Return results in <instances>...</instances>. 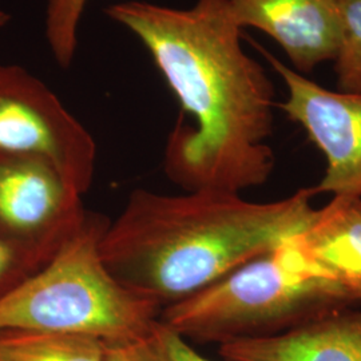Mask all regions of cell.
I'll use <instances>...</instances> for the list:
<instances>
[{"label":"cell","mask_w":361,"mask_h":361,"mask_svg":"<svg viewBox=\"0 0 361 361\" xmlns=\"http://www.w3.org/2000/svg\"><path fill=\"white\" fill-rule=\"evenodd\" d=\"M106 15L140 40L180 106L165 147V171L185 192L240 193L276 168L268 140L274 83L243 47L228 0L188 8L129 0Z\"/></svg>","instance_id":"cell-1"},{"label":"cell","mask_w":361,"mask_h":361,"mask_svg":"<svg viewBox=\"0 0 361 361\" xmlns=\"http://www.w3.org/2000/svg\"><path fill=\"white\" fill-rule=\"evenodd\" d=\"M312 188L271 202L240 193L137 189L101 238L119 283L162 310L302 232L314 217Z\"/></svg>","instance_id":"cell-2"},{"label":"cell","mask_w":361,"mask_h":361,"mask_svg":"<svg viewBox=\"0 0 361 361\" xmlns=\"http://www.w3.org/2000/svg\"><path fill=\"white\" fill-rule=\"evenodd\" d=\"M109 221L85 222L47 264L0 296V331L89 336L121 343L150 335L162 307L119 283L104 264Z\"/></svg>","instance_id":"cell-3"},{"label":"cell","mask_w":361,"mask_h":361,"mask_svg":"<svg viewBox=\"0 0 361 361\" xmlns=\"http://www.w3.org/2000/svg\"><path fill=\"white\" fill-rule=\"evenodd\" d=\"M357 307L316 276L286 238L192 296L165 307L159 322L186 340L224 344L283 335L337 310Z\"/></svg>","instance_id":"cell-4"},{"label":"cell","mask_w":361,"mask_h":361,"mask_svg":"<svg viewBox=\"0 0 361 361\" xmlns=\"http://www.w3.org/2000/svg\"><path fill=\"white\" fill-rule=\"evenodd\" d=\"M0 157L46 162L83 197L94 182L97 145L44 82L0 63Z\"/></svg>","instance_id":"cell-5"},{"label":"cell","mask_w":361,"mask_h":361,"mask_svg":"<svg viewBox=\"0 0 361 361\" xmlns=\"http://www.w3.org/2000/svg\"><path fill=\"white\" fill-rule=\"evenodd\" d=\"M286 89L277 109L305 131L325 158L317 194L361 197V91L331 90L258 47Z\"/></svg>","instance_id":"cell-6"},{"label":"cell","mask_w":361,"mask_h":361,"mask_svg":"<svg viewBox=\"0 0 361 361\" xmlns=\"http://www.w3.org/2000/svg\"><path fill=\"white\" fill-rule=\"evenodd\" d=\"M86 217L82 195L52 166L0 157V234L47 264Z\"/></svg>","instance_id":"cell-7"},{"label":"cell","mask_w":361,"mask_h":361,"mask_svg":"<svg viewBox=\"0 0 361 361\" xmlns=\"http://www.w3.org/2000/svg\"><path fill=\"white\" fill-rule=\"evenodd\" d=\"M235 23L256 28L284 51L289 67L308 75L332 62L337 0H228Z\"/></svg>","instance_id":"cell-8"},{"label":"cell","mask_w":361,"mask_h":361,"mask_svg":"<svg viewBox=\"0 0 361 361\" xmlns=\"http://www.w3.org/2000/svg\"><path fill=\"white\" fill-rule=\"evenodd\" d=\"M290 243L312 273L361 304V197H332Z\"/></svg>","instance_id":"cell-9"},{"label":"cell","mask_w":361,"mask_h":361,"mask_svg":"<svg viewBox=\"0 0 361 361\" xmlns=\"http://www.w3.org/2000/svg\"><path fill=\"white\" fill-rule=\"evenodd\" d=\"M226 361H361V308L337 310L283 335L221 344Z\"/></svg>","instance_id":"cell-10"},{"label":"cell","mask_w":361,"mask_h":361,"mask_svg":"<svg viewBox=\"0 0 361 361\" xmlns=\"http://www.w3.org/2000/svg\"><path fill=\"white\" fill-rule=\"evenodd\" d=\"M104 348L89 336L0 331V361H104Z\"/></svg>","instance_id":"cell-11"},{"label":"cell","mask_w":361,"mask_h":361,"mask_svg":"<svg viewBox=\"0 0 361 361\" xmlns=\"http://www.w3.org/2000/svg\"><path fill=\"white\" fill-rule=\"evenodd\" d=\"M337 90L361 91V0H337Z\"/></svg>","instance_id":"cell-12"},{"label":"cell","mask_w":361,"mask_h":361,"mask_svg":"<svg viewBox=\"0 0 361 361\" xmlns=\"http://www.w3.org/2000/svg\"><path fill=\"white\" fill-rule=\"evenodd\" d=\"M90 0H46L44 38L61 68H70L79 43V28Z\"/></svg>","instance_id":"cell-13"},{"label":"cell","mask_w":361,"mask_h":361,"mask_svg":"<svg viewBox=\"0 0 361 361\" xmlns=\"http://www.w3.org/2000/svg\"><path fill=\"white\" fill-rule=\"evenodd\" d=\"M44 265L23 246L0 234V296Z\"/></svg>","instance_id":"cell-14"},{"label":"cell","mask_w":361,"mask_h":361,"mask_svg":"<svg viewBox=\"0 0 361 361\" xmlns=\"http://www.w3.org/2000/svg\"><path fill=\"white\" fill-rule=\"evenodd\" d=\"M153 337L162 361H210L198 353L185 337L159 320L153 328Z\"/></svg>","instance_id":"cell-15"},{"label":"cell","mask_w":361,"mask_h":361,"mask_svg":"<svg viewBox=\"0 0 361 361\" xmlns=\"http://www.w3.org/2000/svg\"><path fill=\"white\" fill-rule=\"evenodd\" d=\"M104 361H162L157 348L153 331L141 338L106 343Z\"/></svg>","instance_id":"cell-16"},{"label":"cell","mask_w":361,"mask_h":361,"mask_svg":"<svg viewBox=\"0 0 361 361\" xmlns=\"http://www.w3.org/2000/svg\"><path fill=\"white\" fill-rule=\"evenodd\" d=\"M8 22H10V15L0 10V28L6 26Z\"/></svg>","instance_id":"cell-17"}]
</instances>
